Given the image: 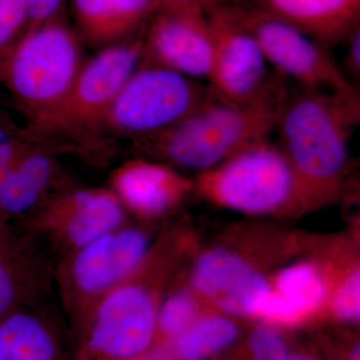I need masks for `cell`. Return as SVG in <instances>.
Segmentation results:
<instances>
[{
    "mask_svg": "<svg viewBox=\"0 0 360 360\" xmlns=\"http://www.w3.org/2000/svg\"><path fill=\"white\" fill-rule=\"evenodd\" d=\"M56 260L18 222L0 219V321L16 310L51 302Z\"/></svg>",
    "mask_w": 360,
    "mask_h": 360,
    "instance_id": "13",
    "label": "cell"
},
{
    "mask_svg": "<svg viewBox=\"0 0 360 360\" xmlns=\"http://www.w3.org/2000/svg\"><path fill=\"white\" fill-rule=\"evenodd\" d=\"M229 0H158V6L186 7L196 8L207 13L210 9L227 6Z\"/></svg>",
    "mask_w": 360,
    "mask_h": 360,
    "instance_id": "29",
    "label": "cell"
},
{
    "mask_svg": "<svg viewBox=\"0 0 360 360\" xmlns=\"http://www.w3.org/2000/svg\"><path fill=\"white\" fill-rule=\"evenodd\" d=\"M257 8L330 51L360 27V0H257Z\"/></svg>",
    "mask_w": 360,
    "mask_h": 360,
    "instance_id": "19",
    "label": "cell"
},
{
    "mask_svg": "<svg viewBox=\"0 0 360 360\" xmlns=\"http://www.w3.org/2000/svg\"><path fill=\"white\" fill-rule=\"evenodd\" d=\"M148 251V236L122 225L56 262L54 292L70 338L99 300L141 266Z\"/></svg>",
    "mask_w": 360,
    "mask_h": 360,
    "instance_id": "5",
    "label": "cell"
},
{
    "mask_svg": "<svg viewBox=\"0 0 360 360\" xmlns=\"http://www.w3.org/2000/svg\"><path fill=\"white\" fill-rule=\"evenodd\" d=\"M194 288L220 309L236 315H255L271 288L243 258L224 250L207 251L193 270Z\"/></svg>",
    "mask_w": 360,
    "mask_h": 360,
    "instance_id": "15",
    "label": "cell"
},
{
    "mask_svg": "<svg viewBox=\"0 0 360 360\" xmlns=\"http://www.w3.org/2000/svg\"><path fill=\"white\" fill-rule=\"evenodd\" d=\"M65 0H28V25L26 30L37 27L65 11Z\"/></svg>",
    "mask_w": 360,
    "mask_h": 360,
    "instance_id": "27",
    "label": "cell"
},
{
    "mask_svg": "<svg viewBox=\"0 0 360 360\" xmlns=\"http://www.w3.org/2000/svg\"><path fill=\"white\" fill-rule=\"evenodd\" d=\"M238 336V326L226 317H198L167 343L175 360H208L231 347Z\"/></svg>",
    "mask_w": 360,
    "mask_h": 360,
    "instance_id": "20",
    "label": "cell"
},
{
    "mask_svg": "<svg viewBox=\"0 0 360 360\" xmlns=\"http://www.w3.org/2000/svg\"><path fill=\"white\" fill-rule=\"evenodd\" d=\"M359 118L360 103L330 92L300 89L286 99L276 127L279 148L310 198L335 188Z\"/></svg>",
    "mask_w": 360,
    "mask_h": 360,
    "instance_id": "3",
    "label": "cell"
},
{
    "mask_svg": "<svg viewBox=\"0 0 360 360\" xmlns=\"http://www.w3.org/2000/svg\"><path fill=\"white\" fill-rule=\"evenodd\" d=\"M276 291L302 319L319 309L326 295L321 272L309 264L286 267L277 276Z\"/></svg>",
    "mask_w": 360,
    "mask_h": 360,
    "instance_id": "21",
    "label": "cell"
},
{
    "mask_svg": "<svg viewBox=\"0 0 360 360\" xmlns=\"http://www.w3.org/2000/svg\"><path fill=\"white\" fill-rule=\"evenodd\" d=\"M288 360H314V359H311V357L309 356V355H307V354H290V359H288Z\"/></svg>",
    "mask_w": 360,
    "mask_h": 360,
    "instance_id": "30",
    "label": "cell"
},
{
    "mask_svg": "<svg viewBox=\"0 0 360 360\" xmlns=\"http://www.w3.org/2000/svg\"><path fill=\"white\" fill-rule=\"evenodd\" d=\"M347 360H360L359 345H357V347H355L354 350H352V354H350L349 357H348Z\"/></svg>",
    "mask_w": 360,
    "mask_h": 360,
    "instance_id": "31",
    "label": "cell"
},
{
    "mask_svg": "<svg viewBox=\"0 0 360 360\" xmlns=\"http://www.w3.org/2000/svg\"><path fill=\"white\" fill-rule=\"evenodd\" d=\"M40 141L27 124L20 125L6 111L0 110V168L13 167Z\"/></svg>",
    "mask_w": 360,
    "mask_h": 360,
    "instance_id": "23",
    "label": "cell"
},
{
    "mask_svg": "<svg viewBox=\"0 0 360 360\" xmlns=\"http://www.w3.org/2000/svg\"><path fill=\"white\" fill-rule=\"evenodd\" d=\"M210 94L208 85L201 82L141 61L111 106L105 134L131 139L158 134L188 115Z\"/></svg>",
    "mask_w": 360,
    "mask_h": 360,
    "instance_id": "8",
    "label": "cell"
},
{
    "mask_svg": "<svg viewBox=\"0 0 360 360\" xmlns=\"http://www.w3.org/2000/svg\"><path fill=\"white\" fill-rule=\"evenodd\" d=\"M127 210L108 187L59 189L22 219L15 220L58 260L125 224Z\"/></svg>",
    "mask_w": 360,
    "mask_h": 360,
    "instance_id": "9",
    "label": "cell"
},
{
    "mask_svg": "<svg viewBox=\"0 0 360 360\" xmlns=\"http://www.w3.org/2000/svg\"><path fill=\"white\" fill-rule=\"evenodd\" d=\"M155 295L134 274L99 300L71 336V360H127L158 340Z\"/></svg>",
    "mask_w": 360,
    "mask_h": 360,
    "instance_id": "7",
    "label": "cell"
},
{
    "mask_svg": "<svg viewBox=\"0 0 360 360\" xmlns=\"http://www.w3.org/2000/svg\"><path fill=\"white\" fill-rule=\"evenodd\" d=\"M195 300L186 291H179L167 297L158 312V340L168 342L181 335L198 319Z\"/></svg>",
    "mask_w": 360,
    "mask_h": 360,
    "instance_id": "22",
    "label": "cell"
},
{
    "mask_svg": "<svg viewBox=\"0 0 360 360\" xmlns=\"http://www.w3.org/2000/svg\"><path fill=\"white\" fill-rule=\"evenodd\" d=\"M347 53H345V68L350 75L359 77L360 75V27L356 28L348 37Z\"/></svg>",
    "mask_w": 360,
    "mask_h": 360,
    "instance_id": "28",
    "label": "cell"
},
{
    "mask_svg": "<svg viewBox=\"0 0 360 360\" xmlns=\"http://www.w3.org/2000/svg\"><path fill=\"white\" fill-rule=\"evenodd\" d=\"M333 309L343 321H354L360 314V274L355 270L341 283L333 300Z\"/></svg>",
    "mask_w": 360,
    "mask_h": 360,
    "instance_id": "26",
    "label": "cell"
},
{
    "mask_svg": "<svg viewBox=\"0 0 360 360\" xmlns=\"http://www.w3.org/2000/svg\"><path fill=\"white\" fill-rule=\"evenodd\" d=\"M158 0H71L82 44L101 49L142 34Z\"/></svg>",
    "mask_w": 360,
    "mask_h": 360,
    "instance_id": "18",
    "label": "cell"
},
{
    "mask_svg": "<svg viewBox=\"0 0 360 360\" xmlns=\"http://www.w3.org/2000/svg\"><path fill=\"white\" fill-rule=\"evenodd\" d=\"M61 153L65 149L44 139L9 168L0 188V219H22L51 194L72 184L59 162Z\"/></svg>",
    "mask_w": 360,
    "mask_h": 360,
    "instance_id": "14",
    "label": "cell"
},
{
    "mask_svg": "<svg viewBox=\"0 0 360 360\" xmlns=\"http://www.w3.org/2000/svg\"><path fill=\"white\" fill-rule=\"evenodd\" d=\"M198 188L225 207L253 214L311 198L283 151L269 139L203 172Z\"/></svg>",
    "mask_w": 360,
    "mask_h": 360,
    "instance_id": "6",
    "label": "cell"
},
{
    "mask_svg": "<svg viewBox=\"0 0 360 360\" xmlns=\"http://www.w3.org/2000/svg\"><path fill=\"white\" fill-rule=\"evenodd\" d=\"M65 317L51 302L23 307L0 321V360H71Z\"/></svg>",
    "mask_w": 360,
    "mask_h": 360,
    "instance_id": "16",
    "label": "cell"
},
{
    "mask_svg": "<svg viewBox=\"0 0 360 360\" xmlns=\"http://www.w3.org/2000/svg\"><path fill=\"white\" fill-rule=\"evenodd\" d=\"M84 61L82 39L63 11L26 30L0 58V84L30 124L58 108Z\"/></svg>",
    "mask_w": 360,
    "mask_h": 360,
    "instance_id": "4",
    "label": "cell"
},
{
    "mask_svg": "<svg viewBox=\"0 0 360 360\" xmlns=\"http://www.w3.org/2000/svg\"><path fill=\"white\" fill-rule=\"evenodd\" d=\"M233 7L279 77L292 80L302 90L330 92L360 103L356 86L336 65L328 49L257 7Z\"/></svg>",
    "mask_w": 360,
    "mask_h": 360,
    "instance_id": "10",
    "label": "cell"
},
{
    "mask_svg": "<svg viewBox=\"0 0 360 360\" xmlns=\"http://www.w3.org/2000/svg\"><path fill=\"white\" fill-rule=\"evenodd\" d=\"M214 47L207 85L215 96L231 103H248L266 96L281 84L257 39L239 21L233 6L207 11Z\"/></svg>",
    "mask_w": 360,
    "mask_h": 360,
    "instance_id": "11",
    "label": "cell"
},
{
    "mask_svg": "<svg viewBox=\"0 0 360 360\" xmlns=\"http://www.w3.org/2000/svg\"><path fill=\"white\" fill-rule=\"evenodd\" d=\"M251 360H288L284 340L274 329L262 326L253 331L248 342Z\"/></svg>",
    "mask_w": 360,
    "mask_h": 360,
    "instance_id": "25",
    "label": "cell"
},
{
    "mask_svg": "<svg viewBox=\"0 0 360 360\" xmlns=\"http://www.w3.org/2000/svg\"><path fill=\"white\" fill-rule=\"evenodd\" d=\"M110 188L125 210L139 217H158L179 205L191 184L165 163L136 158L111 172Z\"/></svg>",
    "mask_w": 360,
    "mask_h": 360,
    "instance_id": "17",
    "label": "cell"
},
{
    "mask_svg": "<svg viewBox=\"0 0 360 360\" xmlns=\"http://www.w3.org/2000/svg\"><path fill=\"white\" fill-rule=\"evenodd\" d=\"M143 58V33L85 59L65 99L49 115L27 124L40 139L94 160L108 153L105 120L116 96Z\"/></svg>",
    "mask_w": 360,
    "mask_h": 360,
    "instance_id": "2",
    "label": "cell"
},
{
    "mask_svg": "<svg viewBox=\"0 0 360 360\" xmlns=\"http://www.w3.org/2000/svg\"><path fill=\"white\" fill-rule=\"evenodd\" d=\"M213 47L214 34L207 13L158 6L144 30L142 61L207 82Z\"/></svg>",
    "mask_w": 360,
    "mask_h": 360,
    "instance_id": "12",
    "label": "cell"
},
{
    "mask_svg": "<svg viewBox=\"0 0 360 360\" xmlns=\"http://www.w3.org/2000/svg\"><path fill=\"white\" fill-rule=\"evenodd\" d=\"M28 0H0V58L25 32Z\"/></svg>",
    "mask_w": 360,
    "mask_h": 360,
    "instance_id": "24",
    "label": "cell"
},
{
    "mask_svg": "<svg viewBox=\"0 0 360 360\" xmlns=\"http://www.w3.org/2000/svg\"><path fill=\"white\" fill-rule=\"evenodd\" d=\"M288 98L283 82L248 103H227L212 92L180 122L158 134L132 139V143L141 153L177 167L207 172L269 139Z\"/></svg>",
    "mask_w": 360,
    "mask_h": 360,
    "instance_id": "1",
    "label": "cell"
}]
</instances>
